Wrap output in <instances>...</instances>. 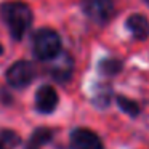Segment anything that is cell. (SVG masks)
Returning <instances> with one entry per match:
<instances>
[{"label": "cell", "instance_id": "6da1fadb", "mask_svg": "<svg viewBox=\"0 0 149 149\" xmlns=\"http://www.w3.org/2000/svg\"><path fill=\"white\" fill-rule=\"evenodd\" d=\"M0 16L13 40H23L32 26L34 15L31 7L21 0H8L0 5Z\"/></svg>", "mask_w": 149, "mask_h": 149}, {"label": "cell", "instance_id": "7a4b0ae2", "mask_svg": "<svg viewBox=\"0 0 149 149\" xmlns=\"http://www.w3.org/2000/svg\"><path fill=\"white\" fill-rule=\"evenodd\" d=\"M63 52L61 37L50 27H42L32 34V53L40 61H53Z\"/></svg>", "mask_w": 149, "mask_h": 149}, {"label": "cell", "instance_id": "3957f363", "mask_svg": "<svg viewBox=\"0 0 149 149\" xmlns=\"http://www.w3.org/2000/svg\"><path fill=\"white\" fill-rule=\"evenodd\" d=\"M82 11L96 24H107L116 15L112 0H80Z\"/></svg>", "mask_w": 149, "mask_h": 149}, {"label": "cell", "instance_id": "277c9868", "mask_svg": "<svg viewBox=\"0 0 149 149\" xmlns=\"http://www.w3.org/2000/svg\"><path fill=\"white\" fill-rule=\"evenodd\" d=\"M7 82L13 88H26L36 77V66L27 59H19L7 69Z\"/></svg>", "mask_w": 149, "mask_h": 149}, {"label": "cell", "instance_id": "5b68a950", "mask_svg": "<svg viewBox=\"0 0 149 149\" xmlns=\"http://www.w3.org/2000/svg\"><path fill=\"white\" fill-rule=\"evenodd\" d=\"M69 148L71 149H103L101 138L90 128L79 127L69 135Z\"/></svg>", "mask_w": 149, "mask_h": 149}, {"label": "cell", "instance_id": "8992f818", "mask_svg": "<svg viewBox=\"0 0 149 149\" xmlns=\"http://www.w3.org/2000/svg\"><path fill=\"white\" fill-rule=\"evenodd\" d=\"M59 103L56 90L52 85H42L36 91V109L40 114H52Z\"/></svg>", "mask_w": 149, "mask_h": 149}, {"label": "cell", "instance_id": "52a82bcc", "mask_svg": "<svg viewBox=\"0 0 149 149\" xmlns=\"http://www.w3.org/2000/svg\"><path fill=\"white\" fill-rule=\"evenodd\" d=\"M53 61H56V63L50 69L52 77L56 82H59V84H66L72 77V72H74V61H72V58L68 53H64L63 56H58Z\"/></svg>", "mask_w": 149, "mask_h": 149}, {"label": "cell", "instance_id": "ba28073f", "mask_svg": "<svg viewBox=\"0 0 149 149\" xmlns=\"http://www.w3.org/2000/svg\"><path fill=\"white\" fill-rule=\"evenodd\" d=\"M127 29L136 40H146L149 37V19L141 13H133L125 21Z\"/></svg>", "mask_w": 149, "mask_h": 149}, {"label": "cell", "instance_id": "9c48e42d", "mask_svg": "<svg viewBox=\"0 0 149 149\" xmlns=\"http://www.w3.org/2000/svg\"><path fill=\"white\" fill-rule=\"evenodd\" d=\"M53 139V130L48 127H39L32 132V135L29 136L24 149H42L43 146H47Z\"/></svg>", "mask_w": 149, "mask_h": 149}, {"label": "cell", "instance_id": "30bf717a", "mask_svg": "<svg viewBox=\"0 0 149 149\" xmlns=\"http://www.w3.org/2000/svg\"><path fill=\"white\" fill-rule=\"evenodd\" d=\"M111 100H112V85L106 84V82L98 84L93 90V104L104 109L111 104Z\"/></svg>", "mask_w": 149, "mask_h": 149}, {"label": "cell", "instance_id": "8fae6325", "mask_svg": "<svg viewBox=\"0 0 149 149\" xmlns=\"http://www.w3.org/2000/svg\"><path fill=\"white\" fill-rule=\"evenodd\" d=\"M123 68V63L117 58H103L98 63V71L103 75H107V77H112V75H117Z\"/></svg>", "mask_w": 149, "mask_h": 149}, {"label": "cell", "instance_id": "7c38bea8", "mask_svg": "<svg viewBox=\"0 0 149 149\" xmlns=\"http://www.w3.org/2000/svg\"><path fill=\"white\" fill-rule=\"evenodd\" d=\"M21 144V136L15 130H2L0 132V149H16Z\"/></svg>", "mask_w": 149, "mask_h": 149}, {"label": "cell", "instance_id": "4fadbf2b", "mask_svg": "<svg viewBox=\"0 0 149 149\" xmlns=\"http://www.w3.org/2000/svg\"><path fill=\"white\" fill-rule=\"evenodd\" d=\"M117 104H119V107L123 111L125 114H128L130 117H136L139 114V106L136 101L130 100V98L127 96H122V95H119L117 96Z\"/></svg>", "mask_w": 149, "mask_h": 149}, {"label": "cell", "instance_id": "5bb4252c", "mask_svg": "<svg viewBox=\"0 0 149 149\" xmlns=\"http://www.w3.org/2000/svg\"><path fill=\"white\" fill-rule=\"evenodd\" d=\"M3 53V47H2V43H0V55Z\"/></svg>", "mask_w": 149, "mask_h": 149}, {"label": "cell", "instance_id": "9a60e30c", "mask_svg": "<svg viewBox=\"0 0 149 149\" xmlns=\"http://www.w3.org/2000/svg\"><path fill=\"white\" fill-rule=\"evenodd\" d=\"M144 2H146V3H148V5H149V0H144Z\"/></svg>", "mask_w": 149, "mask_h": 149}]
</instances>
